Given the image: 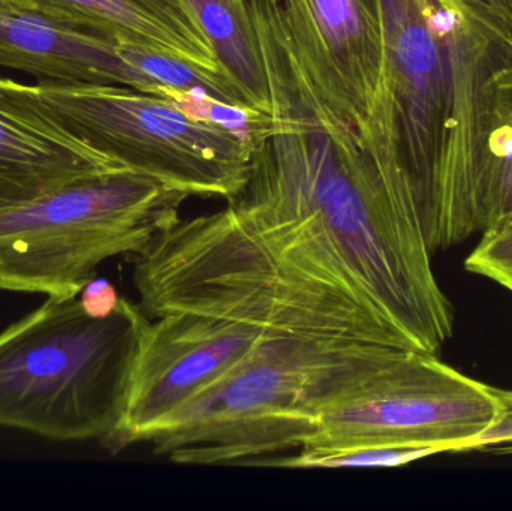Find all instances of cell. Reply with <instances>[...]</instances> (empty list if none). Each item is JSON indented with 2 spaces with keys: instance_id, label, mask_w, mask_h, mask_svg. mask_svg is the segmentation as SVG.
I'll return each instance as SVG.
<instances>
[{
  "instance_id": "1",
  "label": "cell",
  "mask_w": 512,
  "mask_h": 511,
  "mask_svg": "<svg viewBox=\"0 0 512 511\" xmlns=\"http://www.w3.org/2000/svg\"><path fill=\"white\" fill-rule=\"evenodd\" d=\"M268 81L234 215L301 269L375 306L415 348L438 354L454 311L432 252L400 212L360 135L310 80L279 0H249Z\"/></svg>"
},
{
  "instance_id": "2",
  "label": "cell",
  "mask_w": 512,
  "mask_h": 511,
  "mask_svg": "<svg viewBox=\"0 0 512 511\" xmlns=\"http://www.w3.org/2000/svg\"><path fill=\"white\" fill-rule=\"evenodd\" d=\"M381 80L360 141L435 254L468 240L496 74L512 35L493 0H379Z\"/></svg>"
},
{
  "instance_id": "3",
  "label": "cell",
  "mask_w": 512,
  "mask_h": 511,
  "mask_svg": "<svg viewBox=\"0 0 512 511\" xmlns=\"http://www.w3.org/2000/svg\"><path fill=\"white\" fill-rule=\"evenodd\" d=\"M134 284L150 320L192 312L282 335L417 350L375 306L277 254L228 206L156 237L135 257Z\"/></svg>"
},
{
  "instance_id": "4",
  "label": "cell",
  "mask_w": 512,
  "mask_h": 511,
  "mask_svg": "<svg viewBox=\"0 0 512 511\" xmlns=\"http://www.w3.org/2000/svg\"><path fill=\"white\" fill-rule=\"evenodd\" d=\"M402 350L271 333L146 444L183 465H246L301 449L325 402Z\"/></svg>"
},
{
  "instance_id": "5",
  "label": "cell",
  "mask_w": 512,
  "mask_h": 511,
  "mask_svg": "<svg viewBox=\"0 0 512 511\" xmlns=\"http://www.w3.org/2000/svg\"><path fill=\"white\" fill-rule=\"evenodd\" d=\"M149 323L125 297L105 317L78 297H48L0 333V426L62 441L107 437Z\"/></svg>"
},
{
  "instance_id": "6",
  "label": "cell",
  "mask_w": 512,
  "mask_h": 511,
  "mask_svg": "<svg viewBox=\"0 0 512 511\" xmlns=\"http://www.w3.org/2000/svg\"><path fill=\"white\" fill-rule=\"evenodd\" d=\"M189 195L129 168L68 183L0 213V288L77 297L116 255L144 251Z\"/></svg>"
},
{
  "instance_id": "7",
  "label": "cell",
  "mask_w": 512,
  "mask_h": 511,
  "mask_svg": "<svg viewBox=\"0 0 512 511\" xmlns=\"http://www.w3.org/2000/svg\"><path fill=\"white\" fill-rule=\"evenodd\" d=\"M38 87L45 104L72 134L129 170L155 177L189 197L227 201L248 182L252 131L134 87Z\"/></svg>"
},
{
  "instance_id": "8",
  "label": "cell",
  "mask_w": 512,
  "mask_h": 511,
  "mask_svg": "<svg viewBox=\"0 0 512 511\" xmlns=\"http://www.w3.org/2000/svg\"><path fill=\"white\" fill-rule=\"evenodd\" d=\"M511 399L512 392L462 374L438 354L402 350L325 402L303 447L393 443L442 453L483 449L484 432L511 407Z\"/></svg>"
},
{
  "instance_id": "9",
  "label": "cell",
  "mask_w": 512,
  "mask_h": 511,
  "mask_svg": "<svg viewBox=\"0 0 512 511\" xmlns=\"http://www.w3.org/2000/svg\"><path fill=\"white\" fill-rule=\"evenodd\" d=\"M271 335L254 324L192 312L150 320L132 369L125 410L102 438L108 452L146 444L150 435L239 366Z\"/></svg>"
},
{
  "instance_id": "10",
  "label": "cell",
  "mask_w": 512,
  "mask_h": 511,
  "mask_svg": "<svg viewBox=\"0 0 512 511\" xmlns=\"http://www.w3.org/2000/svg\"><path fill=\"white\" fill-rule=\"evenodd\" d=\"M298 56L325 104L360 135L381 80L379 0H279Z\"/></svg>"
},
{
  "instance_id": "11",
  "label": "cell",
  "mask_w": 512,
  "mask_h": 511,
  "mask_svg": "<svg viewBox=\"0 0 512 511\" xmlns=\"http://www.w3.org/2000/svg\"><path fill=\"white\" fill-rule=\"evenodd\" d=\"M120 168L57 119L38 84L0 75V213Z\"/></svg>"
},
{
  "instance_id": "12",
  "label": "cell",
  "mask_w": 512,
  "mask_h": 511,
  "mask_svg": "<svg viewBox=\"0 0 512 511\" xmlns=\"http://www.w3.org/2000/svg\"><path fill=\"white\" fill-rule=\"evenodd\" d=\"M57 29L134 45L227 75L186 0H5Z\"/></svg>"
},
{
  "instance_id": "13",
  "label": "cell",
  "mask_w": 512,
  "mask_h": 511,
  "mask_svg": "<svg viewBox=\"0 0 512 511\" xmlns=\"http://www.w3.org/2000/svg\"><path fill=\"white\" fill-rule=\"evenodd\" d=\"M0 68L36 84H116L158 95V86L131 65L119 45L51 26L0 0Z\"/></svg>"
},
{
  "instance_id": "14",
  "label": "cell",
  "mask_w": 512,
  "mask_h": 511,
  "mask_svg": "<svg viewBox=\"0 0 512 511\" xmlns=\"http://www.w3.org/2000/svg\"><path fill=\"white\" fill-rule=\"evenodd\" d=\"M512 218V62L496 74L486 140L478 156L469 203L468 237Z\"/></svg>"
},
{
  "instance_id": "15",
  "label": "cell",
  "mask_w": 512,
  "mask_h": 511,
  "mask_svg": "<svg viewBox=\"0 0 512 511\" xmlns=\"http://www.w3.org/2000/svg\"><path fill=\"white\" fill-rule=\"evenodd\" d=\"M219 65L255 110L268 111V81L246 0H186Z\"/></svg>"
},
{
  "instance_id": "16",
  "label": "cell",
  "mask_w": 512,
  "mask_h": 511,
  "mask_svg": "<svg viewBox=\"0 0 512 511\" xmlns=\"http://www.w3.org/2000/svg\"><path fill=\"white\" fill-rule=\"evenodd\" d=\"M442 453L436 447L393 443H348L298 449L295 455L259 458L248 467L292 468V470H331V468L403 467L427 456Z\"/></svg>"
},
{
  "instance_id": "17",
  "label": "cell",
  "mask_w": 512,
  "mask_h": 511,
  "mask_svg": "<svg viewBox=\"0 0 512 511\" xmlns=\"http://www.w3.org/2000/svg\"><path fill=\"white\" fill-rule=\"evenodd\" d=\"M465 269L512 293V218L481 234V242L466 258Z\"/></svg>"
},
{
  "instance_id": "18",
  "label": "cell",
  "mask_w": 512,
  "mask_h": 511,
  "mask_svg": "<svg viewBox=\"0 0 512 511\" xmlns=\"http://www.w3.org/2000/svg\"><path fill=\"white\" fill-rule=\"evenodd\" d=\"M80 302L87 314L92 317H105L116 309L120 297L110 282L105 279L93 278L81 290Z\"/></svg>"
},
{
  "instance_id": "19",
  "label": "cell",
  "mask_w": 512,
  "mask_h": 511,
  "mask_svg": "<svg viewBox=\"0 0 512 511\" xmlns=\"http://www.w3.org/2000/svg\"><path fill=\"white\" fill-rule=\"evenodd\" d=\"M512 35V0H493Z\"/></svg>"
}]
</instances>
